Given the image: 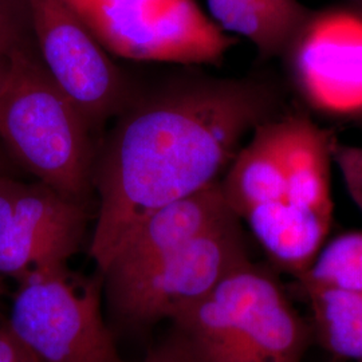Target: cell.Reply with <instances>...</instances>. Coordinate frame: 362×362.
<instances>
[{
    "mask_svg": "<svg viewBox=\"0 0 362 362\" xmlns=\"http://www.w3.org/2000/svg\"><path fill=\"white\" fill-rule=\"evenodd\" d=\"M258 78H181L133 98L97 152L90 255L101 274L148 215L221 180L248 134L281 116Z\"/></svg>",
    "mask_w": 362,
    "mask_h": 362,
    "instance_id": "obj_1",
    "label": "cell"
},
{
    "mask_svg": "<svg viewBox=\"0 0 362 362\" xmlns=\"http://www.w3.org/2000/svg\"><path fill=\"white\" fill-rule=\"evenodd\" d=\"M91 125L21 46L0 82V137L25 168L57 192L88 206L97 152Z\"/></svg>",
    "mask_w": 362,
    "mask_h": 362,
    "instance_id": "obj_2",
    "label": "cell"
},
{
    "mask_svg": "<svg viewBox=\"0 0 362 362\" xmlns=\"http://www.w3.org/2000/svg\"><path fill=\"white\" fill-rule=\"evenodd\" d=\"M172 324L194 362H302L310 339L282 286L252 260Z\"/></svg>",
    "mask_w": 362,
    "mask_h": 362,
    "instance_id": "obj_3",
    "label": "cell"
},
{
    "mask_svg": "<svg viewBox=\"0 0 362 362\" xmlns=\"http://www.w3.org/2000/svg\"><path fill=\"white\" fill-rule=\"evenodd\" d=\"M103 278H88L67 264L19 282L6 324L40 362H127L105 324Z\"/></svg>",
    "mask_w": 362,
    "mask_h": 362,
    "instance_id": "obj_4",
    "label": "cell"
},
{
    "mask_svg": "<svg viewBox=\"0 0 362 362\" xmlns=\"http://www.w3.org/2000/svg\"><path fill=\"white\" fill-rule=\"evenodd\" d=\"M105 50L133 61L215 65L236 45L196 0H64Z\"/></svg>",
    "mask_w": 362,
    "mask_h": 362,
    "instance_id": "obj_5",
    "label": "cell"
},
{
    "mask_svg": "<svg viewBox=\"0 0 362 362\" xmlns=\"http://www.w3.org/2000/svg\"><path fill=\"white\" fill-rule=\"evenodd\" d=\"M250 260L242 220L233 216L144 272L105 284L109 305L130 327L172 321Z\"/></svg>",
    "mask_w": 362,
    "mask_h": 362,
    "instance_id": "obj_6",
    "label": "cell"
},
{
    "mask_svg": "<svg viewBox=\"0 0 362 362\" xmlns=\"http://www.w3.org/2000/svg\"><path fill=\"white\" fill-rule=\"evenodd\" d=\"M43 66L93 127L133 100L118 66L64 0H25Z\"/></svg>",
    "mask_w": 362,
    "mask_h": 362,
    "instance_id": "obj_7",
    "label": "cell"
},
{
    "mask_svg": "<svg viewBox=\"0 0 362 362\" xmlns=\"http://www.w3.org/2000/svg\"><path fill=\"white\" fill-rule=\"evenodd\" d=\"M88 206L35 181L0 173V276L18 282L67 264L82 246Z\"/></svg>",
    "mask_w": 362,
    "mask_h": 362,
    "instance_id": "obj_8",
    "label": "cell"
},
{
    "mask_svg": "<svg viewBox=\"0 0 362 362\" xmlns=\"http://www.w3.org/2000/svg\"><path fill=\"white\" fill-rule=\"evenodd\" d=\"M300 95L333 116L362 115V13L313 11L284 55Z\"/></svg>",
    "mask_w": 362,
    "mask_h": 362,
    "instance_id": "obj_9",
    "label": "cell"
},
{
    "mask_svg": "<svg viewBox=\"0 0 362 362\" xmlns=\"http://www.w3.org/2000/svg\"><path fill=\"white\" fill-rule=\"evenodd\" d=\"M236 216L220 181L156 209L134 228L103 272L115 284L144 272L157 260Z\"/></svg>",
    "mask_w": 362,
    "mask_h": 362,
    "instance_id": "obj_10",
    "label": "cell"
},
{
    "mask_svg": "<svg viewBox=\"0 0 362 362\" xmlns=\"http://www.w3.org/2000/svg\"><path fill=\"white\" fill-rule=\"evenodd\" d=\"M274 125L285 176L286 203L332 219L330 165L337 141L333 132L302 115L279 116Z\"/></svg>",
    "mask_w": 362,
    "mask_h": 362,
    "instance_id": "obj_11",
    "label": "cell"
},
{
    "mask_svg": "<svg viewBox=\"0 0 362 362\" xmlns=\"http://www.w3.org/2000/svg\"><path fill=\"white\" fill-rule=\"evenodd\" d=\"M214 22L250 40L260 58H284L311 10L299 0H207Z\"/></svg>",
    "mask_w": 362,
    "mask_h": 362,
    "instance_id": "obj_12",
    "label": "cell"
},
{
    "mask_svg": "<svg viewBox=\"0 0 362 362\" xmlns=\"http://www.w3.org/2000/svg\"><path fill=\"white\" fill-rule=\"evenodd\" d=\"M243 220L269 257L298 276L318 257L332 223L286 202L252 208Z\"/></svg>",
    "mask_w": 362,
    "mask_h": 362,
    "instance_id": "obj_13",
    "label": "cell"
},
{
    "mask_svg": "<svg viewBox=\"0 0 362 362\" xmlns=\"http://www.w3.org/2000/svg\"><path fill=\"white\" fill-rule=\"evenodd\" d=\"M274 118L262 124L235 156L220 185L228 207L240 220L252 208L286 202L284 169L276 148Z\"/></svg>",
    "mask_w": 362,
    "mask_h": 362,
    "instance_id": "obj_14",
    "label": "cell"
},
{
    "mask_svg": "<svg viewBox=\"0 0 362 362\" xmlns=\"http://www.w3.org/2000/svg\"><path fill=\"white\" fill-rule=\"evenodd\" d=\"M310 299L315 336L339 358L362 360V291L303 287Z\"/></svg>",
    "mask_w": 362,
    "mask_h": 362,
    "instance_id": "obj_15",
    "label": "cell"
},
{
    "mask_svg": "<svg viewBox=\"0 0 362 362\" xmlns=\"http://www.w3.org/2000/svg\"><path fill=\"white\" fill-rule=\"evenodd\" d=\"M299 279L303 287L362 291V231L342 233L322 247Z\"/></svg>",
    "mask_w": 362,
    "mask_h": 362,
    "instance_id": "obj_16",
    "label": "cell"
},
{
    "mask_svg": "<svg viewBox=\"0 0 362 362\" xmlns=\"http://www.w3.org/2000/svg\"><path fill=\"white\" fill-rule=\"evenodd\" d=\"M333 161L342 175L350 197L362 211V146L336 141Z\"/></svg>",
    "mask_w": 362,
    "mask_h": 362,
    "instance_id": "obj_17",
    "label": "cell"
},
{
    "mask_svg": "<svg viewBox=\"0 0 362 362\" xmlns=\"http://www.w3.org/2000/svg\"><path fill=\"white\" fill-rule=\"evenodd\" d=\"M19 28L11 0H0V55L19 47Z\"/></svg>",
    "mask_w": 362,
    "mask_h": 362,
    "instance_id": "obj_18",
    "label": "cell"
},
{
    "mask_svg": "<svg viewBox=\"0 0 362 362\" xmlns=\"http://www.w3.org/2000/svg\"><path fill=\"white\" fill-rule=\"evenodd\" d=\"M140 362H194L181 337L172 330L168 339L152 350Z\"/></svg>",
    "mask_w": 362,
    "mask_h": 362,
    "instance_id": "obj_19",
    "label": "cell"
},
{
    "mask_svg": "<svg viewBox=\"0 0 362 362\" xmlns=\"http://www.w3.org/2000/svg\"><path fill=\"white\" fill-rule=\"evenodd\" d=\"M0 362H40L13 336L4 322L0 325Z\"/></svg>",
    "mask_w": 362,
    "mask_h": 362,
    "instance_id": "obj_20",
    "label": "cell"
},
{
    "mask_svg": "<svg viewBox=\"0 0 362 362\" xmlns=\"http://www.w3.org/2000/svg\"><path fill=\"white\" fill-rule=\"evenodd\" d=\"M7 57H8V55H7ZM7 57H6V55H0V82H1V78H3V76H4V71H6Z\"/></svg>",
    "mask_w": 362,
    "mask_h": 362,
    "instance_id": "obj_21",
    "label": "cell"
},
{
    "mask_svg": "<svg viewBox=\"0 0 362 362\" xmlns=\"http://www.w3.org/2000/svg\"><path fill=\"white\" fill-rule=\"evenodd\" d=\"M353 1H354V4L358 7L357 11L362 13V0H353Z\"/></svg>",
    "mask_w": 362,
    "mask_h": 362,
    "instance_id": "obj_22",
    "label": "cell"
},
{
    "mask_svg": "<svg viewBox=\"0 0 362 362\" xmlns=\"http://www.w3.org/2000/svg\"><path fill=\"white\" fill-rule=\"evenodd\" d=\"M3 293H4V285H3V278L0 276V299H1Z\"/></svg>",
    "mask_w": 362,
    "mask_h": 362,
    "instance_id": "obj_23",
    "label": "cell"
},
{
    "mask_svg": "<svg viewBox=\"0 0 362 362\" xmlns=\"http://www.w3.org/2000/svg\"><path fill=\"white\" fill-rule=\"evenodd\" d=\"M357 119H358V125H360V127H361V129H362V115L360 117H357Z\"/></svg>",
    "mask_w": 362,
    "mask_h": 362,
    "instance_id": "obj_24",
    "label": "cell"
},
{
    "mask_svg": "<svg viewBox=\"0 0 362 362\" xmlns=\"http://www.w3.org/2000/svg\"><path fill=\"white\" fill-rule=\"evenodd\" d=\"M357 362H362V360H361V361H357Z\"/></svg>",
    "mask_w": 362,
    "mask_h": 362,
    "instance_id": "obj_25",
    "label": "cell"
}]
</instances>
